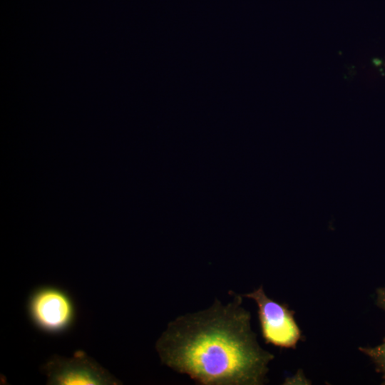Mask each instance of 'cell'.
<instances>
[{
    "instance_id": "1",
    "label": "cell",
    "mask_w": 385,
    "mask_h": 385,
    "mask_svg": "<svg viewBox=\"0 0 385 385\" xmlns=\"http://www.w3.org/2000/svg\"><path fill=\"white\" fill-rule=\"evenodd\" d=\"M223 305L179 316L155 345L162 363L202 385H260L274 355L262 349L251 329L242 296Z\"/></svg>"
},
{
    "instance_id": "2",
    "label": "cell",
    "mask_w": 385,
    "mask_h": 385,
    "mask_svg": "<svg viewBox=\"0 0 385 385\" xmlns=\"http://www.w3.org/2000/svg\"><path fill=\"white\" fill-rule=\"evenodd\" d=\"M47 384L118 385V379L83 351L72 357L53 355L42 366Z\"/></svg>"
},
{
    "instance_id": "3",
    "label": "cell",
    "mask_w": 385,
    "mask_h": 385,
    "mask_svg": "<svg viewBox=\"0 0 385 385\" xmlns=\"http://www.w3.org/2000/svg\"><path fill=\"white\" fill-rule=\"evenodd\" d=\"M242 297L256 302L262 335L267 344L281 348L296 347L302 334L292 310L269 298L262 286Z\"/></svg>"
},
{
    "instance_id": "4",
    "label": "cell",
    "mask_w": 385,
    "mask_h": 385,
    "mask_svg": "<svg viewBox=\"0 0 385 385\" xmlns=\"http://www.w3.org/2000/svg\"><path fill=\"white\" fill-rule=\"evenodd\" d=\"M28 310L34 324L48 333L66 330L75 318L71 298L66 292L53 287L34 291L29 298Z\"/></svg>"
},
{
    "instance_id": "5",
    "label": "cell",
    "mask_w": 385,
    "mask_h": 385,
    "mask_svg": "<svg viewBox=\"0 0 385 385\" xmlns=\"http://www.w3.org/2000/svg\"><path fill=\"white\" fill-rule=\"evenodd\" d=\"M376 293V305L385 311V287L379 288ZM359 350L371 359L377 371L381 374L385 384V339L374 347H360Z\"/></svg>"
}]
</instances>
